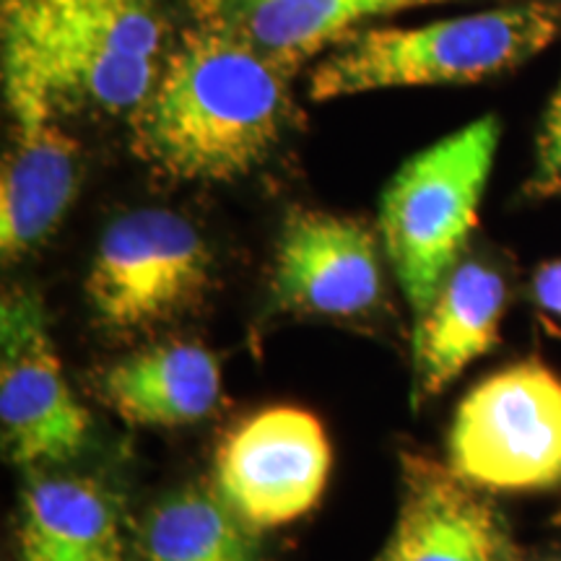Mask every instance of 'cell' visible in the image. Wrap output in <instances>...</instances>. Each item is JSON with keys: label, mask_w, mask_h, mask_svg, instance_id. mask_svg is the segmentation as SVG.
Instances as JSON below:
<instances>
[{"label": "cell", "mask_w": 561, "mask_h": 561, "mask_svg": "<svg viewBox=\"0 0 561 561\" xmlns=\"http://www.w3.org/2000/svg\"><path fill=\"white\" fill-rule=\"evenodd\" d=\"M289 68L219 21L182 32L140 107L133 151L161 178L229 182L265 164L289 121Z\"/></svg>", "instance_id": "1"}, {"label": "cell", "mask_w": 561, "mask_h": 561, "mask_svg": "<svg viewBox=\"0 0 561 561\" xmlns=\"http://www.w3.org/2000/svg\"><path fill=\"white\" fill-rule=\"evenodd\" d=\"M3 55L62 107L136 112L159 79L167 24L153 0H0Z\"/></svg>", "instance_id": "2"}, {"label": "cell", "mask_w": 561, "mask_h": 561, "mask_svg": "<svg viewBox=\"0 0 561 561\" xmlns=\"http://www.w3.org/2000/svg\"><path fill=\"white\" fill-rule=\"evenodd\" d=\"M561 11L543 0L421 26L359 30L310 73L312 102L382 89L476 83L523 66L557 39Z\"/></svg>", "instance_id": "3"}, {"label": "cell", "mask_w": 561, "mask_h": 561, "mask_svg": "<svg viewBox=\"0 0 561 561\" xmlns=\"http://www.w3.org/2000/svg\"><path fill=\"white\" fill-rule=\"evenodd\" d=\"M500 136V121L483 115L411 157L385 187L377 227L416 320L471 240Z\"/></svg>", "instance_id": "4"}, {"label": "cell", "mask_w": 561, "mask_h": 561, "mask_svg": "<svg viewBox=\"0 0 561 561\" xmlns=\"http://www.w3.org/2000/svg\"><path fill=\"white\" fill-rule=\"evenodd\" d=\"M453 471L471 486L538 491L561 483V377L530 359L486 377L450 426Z\"/></svg>", "instance_id": "5"}, {"label": "cell", "mask_w": 561, "mask_h": 561, "mask_svg": "<svg viewBox=\"0 0 561 561\" xmlns=\"http://www.w3.org/2000/svg\"><path fill=\"white\" fill-rule=\"evenodd\" d=\"M210 252L185 216L140 208L102 234L87 278L96 320L136 331L178 318L208 286Z\"/></svg>", "instance_id": "6"}, {"label": "cell", "mask_w": 561, "mask_h": 561, "mask_svg": "<svg viewBox=\"0 0 561 561\" xmlns=\"http://www.w3.org/2000/svg\"><path fill=\"white\" fill-rule=\"evenodd\" d=\"M11 146L0 172V252L19 261L66 219L81 180V146L60 115L66 107L30 66L3 55Z\"/></svg>", "instance_id": "7"}, {"label": "cell", "mask_w": 561, "mask_h": 561, "mask_svg": "<svg viewBox=\"0 0 561 561\" xmlns=\"http://www.w3.org/2000/svg\"><path fill=\"white\" fill-rule=\"evenodd\" d=\"M0 424L11 462L58 466L81 453L89 413L73 396L50 339L45 305L11 289L0 305Z\"/></svg>", "instance_id": "8"}, {"label": "cell", "mask_w": 561, "mask_h": 561, "mask_svg": "<svg viewBox=\"0 0 561 561\" xmlns=\"http://www.w3.org/2000/svg\"><path fill=\"white\" fill-rule=\"evenodd\" d=\"M331 462V439L312 411L271 405L221 442L216 486L252 528H276L299 520L320 502Z\"/></svg>", "instance_id": "9"}, {"label": "cell", "mask_w": 561, "mask_h": 561, "mask_svg": "<svg viewBox=\"0 0 561 561\" xmlns=\"http://www.w3.org/2000/svg\"><path fill=\"white\" fill-rule=\"evenodd\" d=\"M271 291L280 310L325 318L369 312L382 297L377 234L351 216L291 210L276 244Z\"/></svg>", "instance_id": "10"}, {"label": "cell", "mask_w": 561, "mask_h": 561, "mask_svg": "<svg viewBox=\"0 0 561 561\" xmlns=\"http://www.w3.org/2000/svg\"><path fill=\"white\" fill-rule=\"evenodd\" d=\"M371 561H515L502 517L455 471L403 460V496Z\"/></svg>", "instance_id": "11"}, {"label": "cell", "mask_w": 561, "mask_h": 561, "mask_svg": "<svg viewBox=\"0 0 561 561\" xmlns=\"http://www.w3.org/2000/svg\"><path fill=\"white\" fill-rule=\"evenodd\" d=\"M507 301L504 278L491 265L460 261L416 320V396L434 398L486 356L500 341Z\"/></svg>", "instance_id": "12"}, {"label": "cell", "mask_w": 561, "mask_h": 561, "mask_svg": "<svg viewBox=\"0 0 561 561\" xmlns=\"http://www.w3.org/2000/svg\"><path fill=\"white\" fill-rule=\"evenodd\" d=\"M102 396L133 426H187L219 405L221 367L201 343H157L112 364L102 377Z\"/></svg>", "instance_id": "13"}, {"label": "cell", "mask_w": 561, "mask_h": 561, "mask_svg": "<svg viewBox=\"0 0 561 561\" xmlns=\"http://www.w3.org/2000/svg\"><path fill=\"white\" fill-rule=\"evenodd\" d=\"M21 561H125L121 504L83 476L34 481L21 502Z\"/></svg>", "instance_id": "14"}, {"label": "cell", "mask_w": 561, "mask_h": 561, "mask_svg": "<svg viewBox=\"0 0 561 561\" xmlns=\"http://www.w3.org/2000/svg\"><path fill=\"white\" fill-rule=\"evenodd\" d=\"M140 561H257L248 525L219 491L182 489L146 517Z\"/></svg>", "instance_id": "15"}, {"label": "cell", "mask_w": 561, "mask_h": 561, "mask_svg": "<svg viewBox=\"0 0 561 561\" xmlns=\"http://www.w3.org/2000/svg\"><path fill=\"white\" fill-rule=\"evenodd\" d=\"M432 3L442 0H263L242 13V32L291 70L359 32L364 21Z\"/></svg>", "instance_id": "16"}, {"label": "cell", "mask_w": 561, "mask_h": 561, "mask_svg": "<svg viewBox=\"0 0 561 561\" xmlns=\"http://www.w3.org/2000/svg\"><path fill=\"white\" fill-rule=\"evenodd\" d=\"M528 191L538 198H561V81L538 133L536 170H533Z\"/></svg>", "instance_id": "17"}, {"label": "cell", "mask_w": 561, "mask_h": 561, "mask_svg": "<svg viewBox=\"0 0 561 561\" xmlns=\"http://www.w3.org/2000/svg\"><path fill=\"white\" fill-rule=\"evenodd\" d=\"M533 294L546 312L561 320V261H551L538 268L533 278Z\"/></svg>", "instance_id": "18"}, {"label": "cell", "mask_w": 561, "mask_h": 561, "mask_svg": "<svg viewBox=\"0 0 561 561\" xmlns=\"http://www.w3.org/2000/svg\"><path fill=\"white\" fill-rule=\"evenodd\" d=\"M210 3L224 5V9H242V13H248L252 5L263 3V0H210Z\"/></svg>", "instance_id": "19"}, {"label": "cell", "mask_w": 561, "mask_h": 561, "mask_svg": "<svg viewBox=\"0 0 561 561\" xmlns=\"http://www.w3.org/2000/svg\"><path fill=\"white\" fill-rule=\"evenodd\" d=\"M549 561H561V553H559V557H553V559H549Z\"/></svg>", "instance_id": "20"}]
</instances>
